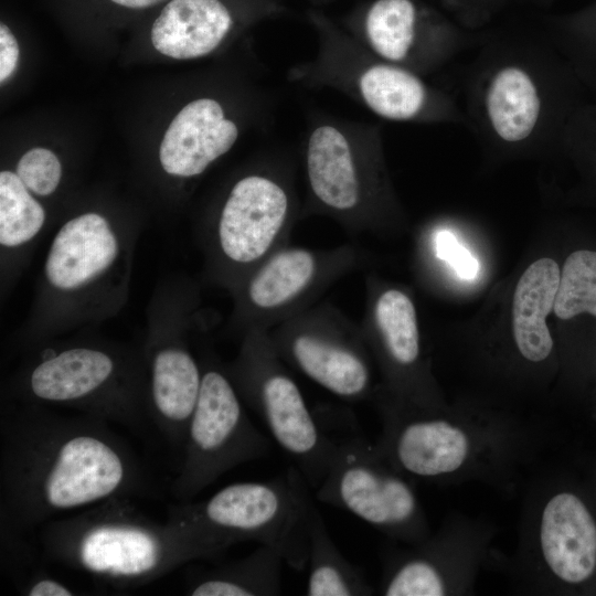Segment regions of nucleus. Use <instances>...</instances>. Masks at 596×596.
I'll list each match as a JSON object with an SVG mask.
<instances>
[{"label": "nucleus", "instance_id": "6ab92c4d", "mask_svg": "<svg viewBox=\"0 0 596 596\" xmlns=\"http://www.w3.org/2000/svg\"><path fill=\"white\" fill-rule=\"evenodd\" d=\"M240 128L221 102L201 97L172 119L159 149L163 170L179 178L202 174L236 142Z\"/></svg>", "mask_w": 596, "mask_h": 596}, {"label": "nucleus", "instance_id": "f03ea898", "mask_svg": "<svg viewBox=\"0 0 596 596\" xmlns=\"http://www.w3.org/2000/svg\"><path fill=\"white\" fill-rule=\"evenodd\" d=\"M45 556L114 588L148 584L194 560H216L228 549L169 509L160 524L131 498H113L43 524Z\"/></svg>", "mask_w": 596, "mask_h": 596}, {"label": "nucleus", "instance_id": "0eeeda50", "mask_svg": "<svg viewBox=\"0 0 596 596\" xmlns=\"http://www.w3.org/2000/svg\"><path fill=\"white\" fill-rule=\"evenodd\" d=\"M301 213L291 162L269 156L233 183L219 210L209 236L215 274L235 288L288 244Z\"/></svg>", "mask_w": 596, "mask_h": 596}, {"label": "nucleus", "instance_id": "aec40b11", "mask_svg": "<svg viewBox=\"0 0 596 596\" xmlns=\"http://www.w3.org/2000/svg\"><path fill=\"white\" fill-rule=\"evenodd\" d=\"M234 25L221 0H172L155 20L151 42L167 56L185 60L215 51Z\"/></svg>", "mask_w": 596, "mask_h": 596}, {"label": "nucleus", "instance_id": "bb28decb", "mask_svg": "<svg viewBox=\"0 0 596 596\" xmlns=\"http://www.w3.org/2000/svg\"><path fill=\"white\" fill-rule=\"evenodd\" d=\"M553 309L563 320L582 312L596 317L595 251H576L566 258L560 275Z\"/></svg>", "mask_w": 596, "mask_h": 596}, {"label": "nucleus", "instance_id": "5701e85b", "mask_svg": "<svg viewBox=\"0 0 596 596\" xmlns=\"http://www.w3.org/2000/svg\"><path fill=\"white\" fill-rule=\"evenodd\" d=\"M486 107L494 132L507 142H519L532 134L538 123L540 98L529 74L508 66L491 79Z\"/></svg>", "mask_w": 596, "mask_h": 596}, {"label": "nucleus", "instance_id": "1a4fd4ad", "mask_svg": "<svg viewBox=\"0 0 596 596\" xmlns=\"http://www.w3.org/2000/svg\"><path fill=\"white\" fill-rule=\"evenodd\" d=\"M202 382L171 494L190 502L223 473L272 450L269 438L249 419L225 366L201 361Z\"/></svg>", "mask_w": 596, "mask_h": 596}, {"label": "nucleus", "instance_id": "393cba45", "mask_svg": "<svg viewBox=\"0 0 596 596\" xmlns=\"http://www.w3.org/2000/svg\"><path fill=\"white\" fill-rule=\"evenodd\" d=\"M308 565L309 596H366L374 592L363 572L334 544L316 505L310 519Z\"/></svg>", "mask_w": 596, "mask_h": 596}, {"label": "nucleus", "instance_id": "a878e982", "mask_svg": "<svg viewBox=\"0 0 596 596\" xmlns=\"http://www.w3.org/2000/svg\"><path fill=\"white\" fill-rule=\"evenodd\" d=\"M45 210L15 172H0V244L17 248L30 243L44 226Z\"/></svg>", "mask_w": 596, "mask_h": 596}, {"label": "nucleus", "instance_id": "7ed1b4c3", "mask_svg": "<svg viewBox=\"0 0 596 596\" xmlns=\"http://www.w3.org/2000/svg\"><path fill=\"white\" fill-rule=\"evenodd\" d=\"M312 411L334 444L317 500L354 514L391 539L412 545L427 539L428 523L407 476L366 438L354 414L333 405Z\"/></svg>", "mask_w": 596, "mask_h": 596}, {"label": "nucleus", "instance_id": "39448f33", "mask_svg": "<svg viewBox=\"0 0 596 596\" xmlns=\"http://www.w3.org/2000/svg\"><path fill=\"white\" fill-rule=\"evenodd\" d=\"M376 130L315 113L302 143L306 201L301 219L323 215L351 234L371 228L383 193Z\"/></svg>", "mask_w": 596, "mask_h": 596}, {"label": "nucleus", "instance_id": "c756f323", "mask_svg": "<svg viewBox=\"0 0 596 596\" xmlns=\"http://www.w3.org/2000/svg\"><path fill=\"white\" fill-rule=\"evenodd\" d=\"M19 60V45L10 29L0 25V81L3 83L15 70Z\"/></svg>", "mask_w": 596, "mask_h": 596}, {"label": "nucleus", "instance_id": "9b49d317", "mask_svg": "<svg viewBox=\"0 0 596 596\" xmlns=\"http://www.w3.org/2000/svg\"><path fill=\"white\" fill-rule=\"evenodd\" d=\"M289 79L331 88L389 120H413L428 108L430 93L412 70L386 62L354 38L322 29L315 57L294 66Z\"/></svg>", "mask_w": 596, "mask_h": 596}, {"label": "nucleus", "instance_id": "f257e3e1", "mask_svg": "<svg viewBox=\"0 0 596 596\" xmlns=\"http://www.w3.org/2000/svg\"><path fill=\"white\" fill-rule=\"evenodd\" d=\"M108 424L28 403L2 412L1 528L23 532L113 498L152 496L143 461Z\"/></svg>", "mask_w": 596, "mask_h": 596}, {"label": "nucleus", "instance_id": "4be33fe9", "mask_svg": "<svg viewBox=\"0 0 596 596\" xmlns=\"http://www.w3.org/2000/svg\"><path fill=\"white\" fill-rule=\"evenodd\" d=\"M281 555L259 544L248 555L211 568L192 567L185 577L191 596H276L281 593Z\"/></svg>", "mask_w": 596, "mask_h": 596}, {"label": "nucleus", "instance_id": "4468645a", "mask_svg": "<svg viewBox=\"0 0 596 596\" xmlns=\"http://www.w3.org/2000/svg\"><path fill=\"white\" fill-rule=\"evenodd\" d=\"M486 539V538H485ZM485 539L472 530L456 536L449 524L412 550L386 562L380 592L385 596H444L466 592L471 585Z\"/></svg>", "mask_w": 596, "mask_h": 596}, {"label": "nucleus", "instance_id": "423d86ee", "mask_svg": "<svg viewBox=\"0 0 596 596\" xmlns=\"http://www.w3.org/2000/svg\"><path fill=\"white\" fill-rule=\"evenodd\" d=\"M309 490L300 471L291 466L270 480L232 483L204 501L170 508L226 547L254 541L274 549L286 564L302 571L308 565L316 505Z\"/></svg>", "mask_w": 596, "mask_h": 596}, {"label": "nucleus", "instance_id": "b1692460", "mask_svg": "<svg viewBox=\"0 0 596 596\" xmlns=\"http://www.w3.org/2000/svg\"><path fill=\"white\" fill-rule=\"evenodd\" d=\"M353 38L377 57L404 66L417 46L415 4L412 0L373 1Z\"/></svg>", "mask_w": 596, "mask_h": 596}, {"label": "nucleus", "instance_id": "a211bd4d", "mask_svg": "<svg viewBox=\"0 0 596 596\" xmlns=\"http://www.w3.org/2000/svg\"><path fill=\"white\" fill-rule=\"evenodd\" d=\"M119 253V237L104 215L79 214L54 235L44 260L45 280L62 294L81 291L107 275Z\"/></svg>", "mask_w": 596, "mask_h": 596}, {"label": "nucleus", "instance_id": "7c9ffc66", "mask_svg": "<svg viewBox=\"0 0 596 596\" xmlns=\"http://www.w3.org/2000/svg\"><path fill=\"white\" fill-rule=\"evenodd\" d=\"M21 593L28 596H71L76 594L64 583L45 574H38L31 578Z\"/></svg>", "mask_w": 596, "mask_h": 596}, {"label": "nucleus", "instance_id": "c85d7f7f", "mask_svg": "<svg viewBox=\"0 0 596 596\" xmlns=\"http://www.w3.org/2000/svg\"><path fill=\"white\" fill-rule=\"evenodd\" d=\"M435 252L439 259L450 264L460 278L471 280L477 276V259L457 241L451 232L444 230L437 233Z\"/></svg>", "mask_w": 596, "mask_h": 596}, {"label": "nucleus", "instance_id": "6e6552de", "mask_svg": "<svg viewBox=\"0 0 596 596\" xmlns=\"http://www.w3.org/2000/svg\"><path fill=\"white\" fill-rule=\"evenodd\" d=\"M225 370L243 402L259 416L308 486L316 490L330 469L334 444L277 354L268 331H246L238 355Z\"/></svg>", "mask_w": 596, "mask_h": 596}, {"label": "nucleus", "instance_id": "dca6fc26", "mask_svg": "<svg viewBox=\"0 0 596 596\" xmlns=\"http://www.w3.org/2000/svg\"><path fill=\"white\" fill-rule=\"evenodd\" d=\"M366 345L376 353L393 392L394 405L426 409L414 382L421 361V339L415 306L398 288L370 292L364 324Z\"/></svg>", "mask_w": 596, "mask_h": 596}, {"label": "nucleus", "instance_id": "f3484780", "mask_svg": "<svg viewBox=\"0 0 596 596\" xmlns=\"http://www.w3.org/2000/svg\"><path fill=\"white\" fill-rule=\"evenodd\" d=\"M201 382V362L196 361L181 342H161L150 351L147 360V402L150 421L180 458L183 455Z\"/></svg>", "mask_w": 596, "mask_h": 596}, {"label": "nucleus", "instance_id": "2eb2a0df", "mask_svg": "<svg viewBox=\"0 0 596 596\" xmlns=\"http://www.w3.org/2000/svg\"><path fill=\"white\" fill-rule=\"evenodd\" d=\"M540 570L561 583L587 582L596 571V521L574 492L555 491L540 503L533 532Z\"/></svg>", "mask_w": 596, "mask_h": 596}, {"label": "nucleus", "instance_id": "20e7f679", "mask_svg": "<svg viewBox=\"0 0 596 596\" xmlns=\"http://www.w3.org/2000/svg\"><path fill=\"white\" fill-rule=\"evenodd\" d=\"M21 403L73 408L145 432L146 369L130 353L93 343L44 350L19 374Z\"/></svg>", "mask_w": 596, "mask_h": 596}, {"label": "nucleus", "instance_id": "9d476101", "mask_svg": "<svg viewBox=\"0 0 596 596\" xmlns=\"http://www.w3.org/2000/svg\"><path fill=\"white\" fill-rule=\"evenodd\" d=\"M383 430L376 445L404 475L427 480L468 476L502 453L503 432L462 422L436 409H411L380 401Z\"/></svg>", "mask_w": 596, "mask_h": 596}, {"label": "nucleus", "instance_id": "2f4dec72", "mask_svg": "<svg viewBox=\"0 0 596 596\" xmlns=\"http://www.w3.org/2000/svg\"><path fill=\"white\" fill-rule=\"evenodd\" d=\"M111 1L123 7L138 9V8H146V7L153 6L162 0H111Z\"/></svg>", "mask_w": 596, "mask_h": 596}, {"label": "nucleus", "instance_id": "ddd939ff", "mask_svg": "<svg viewBox=\"0 0 596 596\" xmlns=\"http://www.w3.org/2000/svg\"><path fill=\"white\" fill-rule=\"evenodd\" d=\"M280 359L336 396L358 402L372 395L368 345L360 326L321 304L268 331Z\"/></svg>", "mask_w": 596, "mask_h": 596}, {"label": "nucleus", "instance_id": "412c9836", "mask_svg": "<svg viewBox=\"0 0 596 596\" xmlns=\"http://www.w3.org/2000/svg\"><path fill=\"white\" fill-rule=\"evenodd\" d=\"M560 268L552 258L532 263L520 277L512 302L513 337L520 354L530 362H542L553 350L546 317L554 308Z\"/></svg>", "mask_w": 596, "mask_h": 596}, {"label": "nucleus", "instance_id": "f8f14e48", "mask_svg": "<svg viewBox=\"0 0 596 596\" xmlns=\"http://www.w3.org/2000/svg\"><path fill=\"white\" fill-rule=\"evenodd\" d=\"M361 248L351 244L329 249L287 244L234 288L237 316L246 331H269L315 306L330 286L361 268Z\"/></svg>", "mask_w": 596, "mask_h": 596}, {"label": "nucleus", "instance_id": "cd10ccee", "mask_svg": "<svg viewBox=\"0 0 596 596\" xmlns=\"http://www.w3.org/2000/svg\"><path fill=\"white\" fill-rule=\"evenodd\" d=\"M15 173L32 193L47 196L60 184L62 166L54 152L35 147L20 158Z\"/></svg>", "mask_w": 596, "mask_h": 596}]
</instances>
